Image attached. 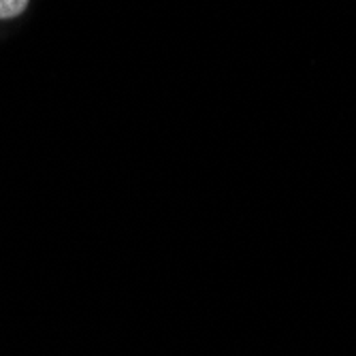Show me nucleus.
I'll return each mask as SVG.
<instances>
[{"instance_id": "1", "label": "nucleus", "mask_w": 356, "mask_h": 356, "mask_svg": "<svg viewBox=\"0 0 356 356\" xmlns=\"http://www.w3.org/2000/svg\"><path fill=\"white\" fill-rule=\"evenodd\" d=\"M28 0H0V19H11L24 13Z\"/></svg>"}]
</instances>
